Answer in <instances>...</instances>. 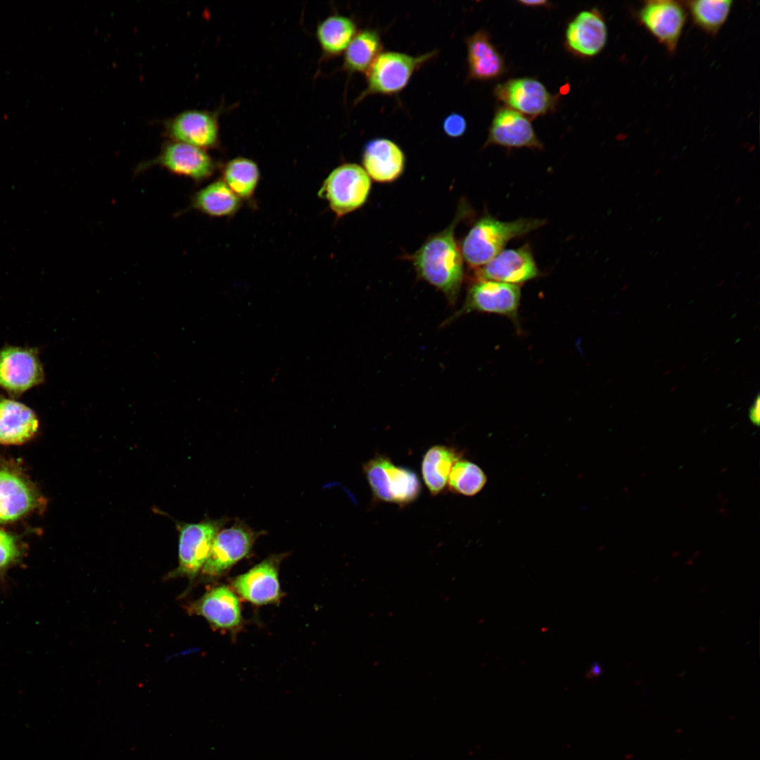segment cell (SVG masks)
<instances>
[{
  "label": "cell",
  "mask_w": 760,
  "mask_h": 760,
  "mask_svg": "<svg viewBox=\"0 0 760 760\" xmlns=\"http://www.w3.org/2000/svg\"><path fill=\"white\" fill-rule=\"evenodd\" d=\"M471 213L467 202L461 199L447 227L429 236L414 253L403 256L412 262L417 276L441 291L450 304L457 298L464 273L455 230Z\"/></svg>",
  "instance_id": "6da1fadb"
},
{
  "label": "cell",
  "mask_w": 760,
  "mask_h": 760,
  "mask_svg": "<svg viewBox=\"0 0 760 760\" xmlns=\"http://www.w3.org/2000/svg\"><path fill=\"white\" fill-rule=\"evenodd\" d=\"M545 223V220L531 218L502 222L490 215H484L475 222L459 243L463 260L472 269L480 267L502 251L510 240L536 230Z\"/></svg>",
  "instance_id": "7a4b0ae2"
},
{
  "label": "cell",
  "mask_w": 760,
  "mask_h": 760,
  "mask_svg": "<svg viewBox=\"0 0 760 760\" xmlns=\"http://www.w3.org/2000/svg\"><path fill=\"white\" fill-rule=\"evenodd\" d=\"M436 51L419 56L397 51L381 52L367 72V87L357 99L374 94L392 95L402 91L412 75L436 55Z\"/></svg>",
  "instance_id": "3957f363"
},
{
  "label": "cell",
  "mask_w": 760,
  "mask_h": 760,
  "mask_svg": "<svg viewBox=\"0 0 760 760\" xmlns=\"http://www.w3.org/2000/svg\"><path fill=\"white\" fill-rule=\"evenodd\" d=\"M363 471L373 495L379 500L405 505L420 494L421 483L417 474L395 465L388 457L375 456L364 464Z\"/></svg>",
  "instance_id": "277c9868"
},
{
  "label": "cell",
  "mask_w": 760,
  "mask_h": 760,
  "mask_svg": "<svg viewBox=\"0 0 760 760\" xmlns=\"http://www.w3.org/2000/svg\"><path fill=\"white\" fill-rule=\"evenodd\" d=\"M371 179L364 168L355 163L342 164L328 175L319 196L326 199L338 217L360 208L371 192Z\"/></svg>",
  "instance_id": "5b68a950"
},
{
  "label": "cell",
  "mask_w": 760,
  "mask_h": 760,
  "mask_svg": "<svg viewBox=\"0 0 760 760\" xmlns=\"http://www.w3.org/2000/svg\"><path fill=\"white\" fill-rule=\"evenodd\" d=\"M521 290L518 285L490 280H475L469 288L463 306L444 322L478 311L506 316L517 323Z\"/></svg>",
  "instance_id": "8992f818"
},
{
  "label": "cell",
  "mask_w": 760,
  "mask_h": 760,
  "mask_svg": "<svg viewBox=\"0 0 760 760\" xmlns=\"http://www.w3.org/2000/svg\"><path fill=\"white\" fill-rule=\"evenodd\" d=\"M226 522V518H222L177 524L179 565L174 575L192 578L198 574L208 559L216 535Z\"/></svg>",
  "instance_id": "52a82bcc"
},
{
  "label": "cell",
  "mask_w": 760,
  "mask_h": 760,
  "mask_svg": "<svg viewBox=\"0 0 760 760\" xmlns=\"http://www.w3.org/2000/svg\"><path fill=\"white\" fill-rule=\"evenodd\" d=\"M44 379L37 349L5 346L0 350V388L9 395L19 396Z\"/></svg>",
  "instance_id": "ba28073f"
},
{
  "label": "cell",
  "mask_w": 760,
  "mask_h": 760,
  "mask_svg": "<svg viewBox=\"0 0 760 760\" xmlns=\"http://www.w3.org/2000/svg\"><path fill=\"white\" fill-rule=\"evenodd\" d=\"M640 25L669 53L678 46L686 20L684 5L672 0H650L637 13Z\"/></svg>",
  "instance_id": "9c48e42d"
},
{
  "label": "cell",
  "mask_w": 760,
  "mask_h": 760,
  "mask_svg": "<svg viewBox=\"0 0 760 760\" xmlns=\"http://www.w3.org/2000/svg\"><path fill=\"white\" fill-rule=\"evenodd\" d=\"M259 536V532L242 522L222 528L214 539L202 573L209 577L223 574L249 554Z\"/></svg>",
  "instance_id": "30bf717a"
},
{
  "label": "cell",
  "mask_w": 760,
  "mask_h": 760,
  "mask_svg": "<svg viewBox=\"0 0 760 760\" xmlns=\"http://www.w3.org/2000/svg\"><path fill=\"white\" fill-rule=\"evenodd\" d=\"M494 94L506 107L531 117L551 111L557 101L556 96L543 83L531 77L512 79L498 84Z\"/></svg>",
  "instance_id": "8fae6325"
},
{
  "label": "cell",
  "mask_w": 760,
  "mask_h": 760,
  "mask_svg": "<svg viewBox=\"0 0 760 760\" xmlns=\"http://www.w3.org/2000/svg\"><path fill=\"white\" fill-rule=\"evenodd\" d=\"M474 270L475 280H490L517 285L539 275L532 253L526 246L502 250L488 262Z\"/></svg>",
  "instance_id": "7c38bea8"
},
{
  "label": "cell",
  "mask_w": 760,
  "mask_h": 760,
  "mask_svg": "<svg viewBox=\"0 0 760 760\" xmlns=\"http://www.w3.org/2000/svg\"><path fill=\"white\" fill-rule=\"evenodd\" d=\"M164 125L165 134L174 141L202 149L213 147L218 141L217 119L209 111L185 110L167 120Z\"/></svg>",
  "instance_id": "4fadbf2b"
},
{
  "label": "cell",
  "mask_w": 760,
  "mask_h": 760,
  "mask_svg": "<svg viewBox=\"0 0 760 760\" xmlns=\"http://www.w3.org/2000/svg\"><path fill=\"white\" fill-rule=\"evenodd\" d=\"M281 555H274L236 577L232 586L244 600L258 605L275 602L280 597L278 578Z\"/></svg>",
  "instance_id": "5bb4252c"
},
{
  "label": "cell",
  "mask_w": 760,
  "mask_h": 760,
  "mask_svg": "<svg viewBox=\"0 0 760 760\" xmlns=\"http://www.w3.org/2000/svg\"><path fill=\"white\" fill-rule=\"evenodd\" d=\"M542 149L531 121L521 113L507 107L499 108L492 120L484 146Z\"/></svg>",
  "instance_id": "9a60e30c"
},
{
  "label": "cell",
  "mask_w": 760,
  "mask_h": 760,
  "mask_svg": "<svg viewBox=\"0 0 760 760\" xmlns=\"http://www.w3.org/2000/svg\"><path fill=\"white\" fill-rule=\"evenodd\" d=\"M147 165H158L175 175L196 180L208 177L214 168L212 158L203 149L174 141L165 144L158 157Z\"/></svg>",
  "instance_id": "2e32d148"
},
{
  "label": "cell",
  "mask_w": 760,
  "mask_h": 760,
  "mask_svg": "<svg viewBox=\"0 0 760 760\" xmlns=\"http://www.w3.org/2000/svg\"><path fill=\"white\" fill-rule=\"evenodd\" d=\"M362 162L370 179L379 183H391L404 172L406 158L396 143L388 139L376 138L366 143Z\"/></svg>",
  "instance_id": "e0dca14e"
},
{
  "label": "cell",
  "mask_w": 760,
  "mask_h": 760,
  "mask_svg": "<svg viewBox=\"0 0 760 760\" xmlns=\"http://www.w3.org/2000/svg\"><path fill=\"white\" fill-rule=\"evenodd\" d=\"M607 27L602 14L597 10L580 12L566 30V42L576 54L593 57L599 54L607 41Z\"/></svg>",
  "instance_id": "ac0fdd59"
},
{
  "label": "cell",
  "mask_w": 760,
  "mask_h": 760,
  "mask_svg": "<svg viewBox=\"0 0 760 760\" xmlns=\"http://www.w3.org/2000/svg\"><path fill=\"white\" fill-rule=\"evenodd\" d=\"M38 495L21 474L0 467V523L15 520L30 512Z\"/></svg>",
  "instance_id": "d6986e66"
},
{
  "label": "cell",
  "mask_w": 760,
  "mask_h": 760,
  "mask_svg": "<svg viewBox=\"0 0 760 760\" xmlns=\"http://www.w3.org/2000/svg\"><path fill=\"white\" fill-rule=\"evenodd\" d=\"M191 612L205 618L212 626L232 629L241 621L239 601L227 587L219 586L207 592L189 607Z\"/></svg>",
  "instance_id": "ffe728a7"
},
{
  "label": "cell",
  "mask_w": 760,
  "mask_h": 760,
  "mask_svg": "<svg viewBox=\"0 0 760 760\" xmlns=\"http://www.w3.org/2000/svg\"><path fill=\"white\" fill-rule=\"evenodd\" d=\"M39 428L35 413L25 405L0 396V443L19 445L32 438Z\"/></svg>",
  "instance_id": "44dd1931"
},
{
  "label": "cell",
  "mask_w": 760,
  "mask_h": 760,
  "mask_svg": "<svg viewBox=\"0 0 760 760\" xmlns=\"http://www.w3.org/2000/svg\"><path fill=\"white\" fill-rule=\"evenodd\" d=\"M469 78L491 80L505 72L504 60L484 30H479L467 39Z\"/></svg>",
  "instance_id": "7402d4cb"
},
{
  "label": "cell",
  "mask_w": 760,
  "mask_h": 760,
  "mask_svg": "<svg viewBox=\"0 0 760 760\" xmlns=\"http://www.w3.org/2000/svg\"><path fill=\"white\" fill-rule=\"evenodd\" d=\"M460 459L461 453L450 446L434 445L426 452L422 462V473L432 495H437L444 490L453 465Z\"/></svg>",
  "instance_id": "603a6c76"
},
{
  "label": "cell",
  "mask_w": 760,
  "mask_h": 760,
  "mask_svg": "<svg viewBox=\"0 0 760 760\" xmlns=\"http://www.w3.org/2000/svg\"><path fill=\"white\" fill-rule=\"evenodd\" d=\"M355 21L340 14H333L320 22L316 37L325 56L334 57L345 52L357 34Z\"/></svg>",
  "instance_id": "cb8c5ba5"
},
{
  "label": "cell",
  "mask_w": 760,
  "mask_h": 760,
  "mask_svg": "<svg viewBox=\"0 0 760 760\" xmlns=\"http://www.w3.org/2000/svg\"><path fill=\"white\" fill-rule=\"evenodd\" d=\"M381 50V39L376 30L357 31L344 52L343 70L350 73L366 74Z\"/></svg>",
  "instance_id": "d4e9b609"
},
{
  "label": "cell",
  "mask_w": 760,
  "mask_h": 760,
  "mask_svg": "<svg viewBox=\"0 0 760 760\" xmlns=\"http://www.w3.org/2000/svg\"><path fill=\"white\" fill-rule=\"evenodd\" d=\"M193 205L205 214L222 217L236 213L240 201L224 182L216 181L195 194Z\"/></svg>",
  "instance_id": "484cf974"
},
{
  "label": "cell",
  "mask_w": 760,
  "mask_h": 760,
  "mask_svg": "<svg viewBox=\"0 0 760 760\" xmlns=\"http://www.w3.org/2000/svg\"><path fill=\"white\" fill-rule=\"evenodd\" d=\"M695 25L707 34H716L726 23L732 6L730 0H696L685 2Z\"/></svg>",
  "instance_id": "4316f807"
},
{
  "label": "cell",
  "mask_w": 760,
  "mask_h": 760,
  "mask_svg": "<svg viewBox=\"0 0 760 760\" xmlns=\"http://www.w3.org/2000/svg\"><path fill=\"white\" fill-rule=\"evenodd\" d=\"M223 175L229 188L238 197L244 198L252 196L259 179L256 163L245 158H236L228 162Z\"/></svg>",
  "instance_id": "83f0119b"
},
{
  "label": "cell",
  "mask_w": 760,
  "mask_h": 760,
  "mask_svg": "<svg viewBox=\"0 0 760 760\" xmlns=\"http://www.w3.org/2000/svg\"><path fill=\"white\" fill-rule=\"evenodd\" d=\"M486 482V476L479 466L460 459L453 465L447 486L455 493L472 496L483 488Z\"/></svg>",
  "instance_id": "f1b7e54d"
},
{
  "label": "cell",
  "mask_w": 760,
  "mask_h": 760,
  "mask_svg": "<svg viewBox=\"0 0 760 760\" xmlns=\"http://www.w3.org/2000/svg\"><path fill=\"white\" fill-rule=\"evenodd\" d=\"M20 555L14 536L0 528V575L15 563Z\"/></svg>",
  "instance_id": "f546056e"
},
{
  "label": "cell",
  "mask_w": 760,
  "mask_h": 760,
  "mask_svg": "<svg viewBox=\"0 0 760 760\" xmlns=\"http://www.w3.org/2000/svg\"><path fill=\"white\" fill-rule=\"evenodd\" d=\"M443 129L445 134L450 137H460L466 132L467 121L460 114L451 113L444 119Z\"/></svg>",
  "instance_id": "4dcf8cb0"
},
{
  "label": "cell",
  "mask_w": 760,
  "mask_h": 760,
  "mask_svg": "<svg viewBox=\"0 0 760 760\" xmlns=\"http://www.w3.org/2000/svg\"><path fill=\"white\" fill-rule=\"evenodd\" d=\"M602 673V668L601 665L597 662H593L586 673L587 678H594L600 676Z\"/></svg>",
  "instance_id": "1f68e13d"
},
{
  "label": "cell",
  "mask_w": 760,
  "mask_h": 760,
  "mask_svg": "<svg viewBox=\"0 0 760 760\" xmlns=\"http://www.w3.org/2000/svg\"><path fill=\"white\" fill-rule=\"evenodd\" d=\"M521 5L530 7H547L550 6V3L545 0H521L519 1Z\"/></svg>",
  "instance_id": "d6a6232c"
},
{
  "label": "cell",
  "mask_w": 760,
  "mask_h": 760,
  "mask_svg": "<svg viewBox=\"0 0 760 760\" xmlns=\"http://www.w3.org/2000/svg\"><path fill=\"white\" fill-rule=\"evenodd\" d=\"M759 398H757L756 401L754 403V405L752 407V408L751 409V412H750L751 419H752V421L754 423H758L759 422Z\"/></svg>",
  "instance_id": "836d02e7"
},
{
  "label": "cell",
  "mask_w": 760,
  "mask_h": 760,
  "mask_svg": "<svg viewBox=\"0 0 760 760\" xmlns=\"http://www.w3.org/2000/svg\"><path fill=\"white\" fill-rule=\"evenodd\" d=\"M741 200H742V197H741V196H740V197H737V198H736V199H735V205L738 204V203H740V201Z\"/></svg>",
  "instance_id": "e575fe53"
},
{
  "label": "cell",
  "mask_w": 760,
  "mask_h": 760,
  "mask_svg": "<svg viewBox=\"0 0 760 760\" xmlns=\"http://www.w3.org/2000/svg\"><path fill=\"white\" fill-rule=\"evenodd\" d=\"M749 224H750V222H748L745 223V225L743 226V228H744L745 229H747V227H748L749 226Z\"/></svg>",
  "instance_id": "d590c367"
},
{
  "label": "cell",
  "mask_w": 760,
  "mask_h": 760,
  "mask_svg": "<svg viewBox=\"0 0 760 760\" xmlns=\"http://www.w3.org/2000/svg\"><path fill=\"white\" fill-rule=\"evenodd\" d=\"M659 171H660V170H657V172H655V173L654 174V177H656V176L657 175V174H658V173L659 172Z\"/></svg>",
  "instance_id": "8d00e7d4"
}]
</instances>
